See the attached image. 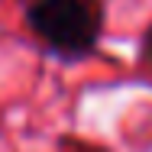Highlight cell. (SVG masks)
<instances>
[{
    "label": "cell",
    "mask_w": 152,
    "mask_h": 152,
    "mask_svg": "<svg viewBox=\"0 0 152 152\" xmlns=\"http://www.w3.org/2000/svg\"><path fill=\"white\" fill-rule=\"evenodd\" d=\"M23 16L42 49L61 61L91 58L104 36L100 0H26Z\"/></svg>",
    "instance_id": "1"
},
{
    "label": "cell",
    "mask_w": 152,
    "mask_h": 152,
    "mask_svg": "<svg viewBox=\"0 0 152 152\" xmlns=\"http://www.w3.org/2000/svg\"><path fill=\"white\" fill-rule=\"evenodd\" d=\"M139 49H142V58H146V65L152 68V23L146 26V32H142V42H139Z\"/></svg>",
    "instance_id": "2"
}]
</instances>
